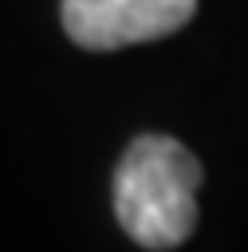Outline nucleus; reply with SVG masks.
<instances>
[{
	"label": "nucleus",
	"instance_id": "nucleus-1",
	"mask_svg": "<svg viewBox=\"0 0 248 252\" xmlns=\"http://www.w3.org/2000/svg\"><path fill=\"white\" fill-rule=\"evenodd\" d=\"M201 177L205 169L185 142L138 134L114 169V217L122 232L150 252L185 244L197 228Z\"/></svg>",
	"mask_w": 248,
	"mask_h": 252
},
{
	"label": "nucleus",
	"instance_id": "nucleus-2",
	"mask_svg": "<svg viewBox=\"0 0 248 252\" xmlns=\"http://www.w3.org/2000/svg\"><path fill=\"white\" fill-rule=\"evenodd\" d=\"M197 0H63V32L87 51H118L185 28Z\"/></svg>",
	"mask_w": 248,
	"mask_h": 252
}]
</instances>
